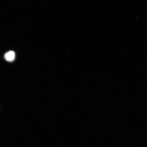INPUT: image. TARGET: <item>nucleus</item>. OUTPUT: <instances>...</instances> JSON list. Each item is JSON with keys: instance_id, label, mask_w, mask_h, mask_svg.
I'll use <instances>...</instances> for the list:
<instances>
[{"instance_id": "1", "label": "nucleus", "mask_w": 147, "mask_h": 147, "mask_svg": "<svg viewBox=\"0 0 147 147\" xmlns=\"http://www.w3.org/2000/svg\"><path fill=\"white\" fill-rule=\"evenodd\" d=\"M5 58L7 61L9 62L12 61L15 58V53L13 51H9L5 53Z\"/></svg>"}]
</instances>
